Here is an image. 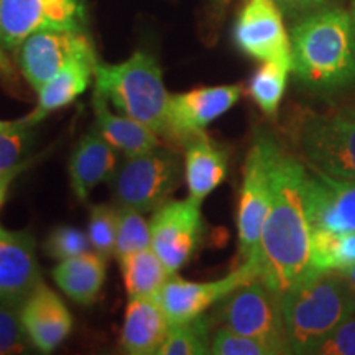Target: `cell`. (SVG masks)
<instances>
[{"label": "cell", "mask_w": 355, "mask_h": 355, "mask_svg": "<svg viewBox=\"0 0 355 355\" xmlns=\"http://www.w3.org/2000/svg\"><path fill=\"white\" fill-rule=\"evenodd\" d=\"M306 168L282 152L275 168L273 196L261 229L260 279L282 296L303 279L311 260V224L306 212Z\"/></svg>", "instance_id": "1"}, {"label": "cell", "mask_w": 355, "mask_h": 355, "mask_svg": "<svg viewBox=\"0 0 355 355\" xmlns=\"http://www.w3.org/2000/svg\"><path fill=\"white\" fill-rule=\"evenodd\" d=\"M291 71L318 94L355 87V25L349 12L326 7L291 28Z\"/></svg>", "instance_id": "2"}, {"label": "cell", "mask_w": 355, "mask_h": 355, "mask_svg": "<svg viewBox=\"0 0 355 355\" xmlns=\"http://www.w3.org/2000/svg\"><path fill=\"white\" fill-rule=\"evenodd\" d=\"M290 354H314L355 314V291L340 273H309L279 296Z\"/></svg>", "instance_id": "3"}, {"label": "cell", "mask_w": 355, "mask_h": 355, "mask_svg": "<svg viewBox=\"0 0 355 355\" xmlns=\"http://www.w3.org/2000/svg\"><path fill=\"white\" fill-rule=\"evenodd\" d=\"M94 91L119 112L153 128L165 130L170 92L163 83V71L152 53L139 50L122 63L96 64Z\"/></svg>", "instance_id": "4"}, {"label": "cell", "mask_w": 355, "mask_h": 355, "mask_svg": "<svg viewBox=\"0 0 355 355\" xmlns=\"http://www.w3.org/2000/svg\"><path fill=\"white\" fill-rule=\"evenodd\" d=\"M184 178V163L178 152L162 145L137 157H125L109 180L117 206L155 212L170 201Z\"/></svg>", "instance_id": "5"}, {"label": "cell", "mask_w": 355, "mask_h": 355, "mask_svg": "<svg viewBox=\"0 0 355 355\" xmlns=\"http://www.w3.org/2000/svg\"><path fill=\"white\" fill-rule=\"evenodd\" d=\"M283 150L270 137H259L247 155L237 206L239 252L242 260H255L261 229L273 196L275 168Z\"/></svg>", "instance_id": "6"}, {"label": "cell", "mask_w": 355, "mask_h": 355, "mask_svg": "<svg viewBox=\"0 0 355 355\" xmlns=\"http://www.w3.org/2000/svg\"><path fill=\"white\" fill-rule=\"evenodd\" d=\"M216 321L239 334L265 343L275 355L290 354L282 300L260 278L239 286L216 306Z\"/></svg>", "instance_id": "7"}, {"label": "cell", "mask_w": 355, "mask_h": 355, "mask_svg": "<svg viewBox=\"0 0 355 355\" xmlns=\"http://www.w3.org/2000/svg\"><path fill=\"white\" fill-rule=\"evenodd\" d=\"M304 158L314 171L355 181V110L339 109L314 114L300 130Z\"/></svg>", "instance_id": "8"}, {"label": "cell", "mask_w": 355, "mask_h": 355, "mask_svg": "<svg viewBox=\"0 0 355 355\" xmlns=\"http://www.w3.org/2000/svg\"><path fill=\"white\" fill-rule=\"evenodd\" d=\"M43 30L87 32L86 0H0V44L17 46Z\"/></svg>", "instance_id": "9"}, {"label": "cell", "mask_w": 355, "mask_h": 355, "mask_svg": "<svg viewBox=\"0 0 355 355\" xmlns=\"http://www.w3.org/2000/svg\"><path fill=\"white\" fill-rule=\"evenodd\" d=\"M201 204L191 196L170 199L150 219L152 248L173 275L180 273L201 247L206 232Z\"/></svg>", "instance_id": "10"}, {"label": "cell", "mask_w": 355, "mask_h": 355, "mask_svg": "<svg viewBox=\"0 0 355 355\" xmlns=\"http://www.w3.org/2000/svg\"><path fill=\"white\" fill-rule=\"evenodd\" d=\"M242 92L243 89L239 84H227L171 94L162 137L178 148H184L188 141L204 135L216 119L232 109L242 97Z\"/></svg>", "instance_id": "11"}, {"label": "cell", "mask_w": 355, "mask_h": 355, "mask_svg": "<svg viewBox=\"0 0 355 355\" xmlns=\"http://www.w3.org/2000/svg\"><path fill=\"white\" fill-rule=\"evenodd\" d=\"M81 56L97 55L89 33L78 30H43L30 35L15 50L21 76L35 91Z\"/></svg>", "instance_id": "12"}, {"label": "cell", "mask_w": 355, "mask_h": 355, "mask_svg": "<svg viewBox=\"0 0 355 355\" xmlns=\"http://www.w3.org/2000/svg\"><path fill=\"white\" fill-rule=\"evenodd\" d=\"M259 277V263L255 260L242 261L239 268L214 282H188L173 275L157 298L171 326H176L199 318L207 309L214 308L222 300L227 298L239 286Z\"/></svg>", "instance_id": "13"}, {"label": "cell", "mask_w": 355, "mask_h": 355, "mask_svg": "<svg viewBox=\"0 0 355 355\" xmlns=\"http://www.w3.org/2000/svg\"><path fill=\"white\" fill-rule=\"evenodd\" d=\"M275 0H247L234 25V42L257 61L291 63V40Z\"/></svg>", "instance_id": "14"}, {"label": "cell", "mask_w": 355, "mask_h": 355, "mask_svg": "<svg viewBox=\"0 0 355 355\" xmlns=\"http://www.w3.org/2000/svg\"><path fill=\"white\" fill-rule=\"evenodd\" d=\"M40 282L42 272L33 235L0 225V303L20 308Z\"/></svg>", "instance_id": "15"}, {"label": "cell", "mask_w": 355, "mask_h": 355, "mask_svg": "<svg viewBox=\"0 0 355 355\" xmlns=\"http://www.w3.org/2000/svg\"><path fill=\"white\" fill-rule=\"evenodd\" d=\"M306 212L311 229L355 232V181L314 171L306 178Z\"/></svg>", "instance_id": "16"}, {"label": "cell", "mask_w": 355, "mask_h": 355, "mask_svg": "<svg viewBox=\"0 0 355 355\" xmlns=\"http://www.w3.org/2000/svg\"><path fill=\"white\" fill-rule=\"evenodd\" d=\"M20 319L33 349L51 354L68 339L73 331V316L63 300L44 285L38 283L20 304Z\"/></svg>", "instance_id": "17"}, {"label": "cell", "mask_w": 355, "mask_h": 355, "mask_svg": "<svg viewBox=\"0 0 355 355\" xmlns=\"http://www.w3.org/2000/svg\"><path fill=\"white\" fill-rule=\"evenodd\" d=\"M117 168L119 152L91 128L71 153L68 165L71 189L79 201H86L96 186L109 181Z\"/></svg>", "instance_id": "18"}, {"label": "cell", "mask_w": 355, "mask_h": 355, "mask_svg": "<svg viewBox=\"0 0 355 355\" xmlns=\"http://www.w3.org/2000/svg\"><path fill=\"white\" fill-rule=\"evenodd\" d=\"M157 296L130 298L123 318L121 345L130 355H157L171 331Z\"/></svg>", "instance_id": "19"}, {"label": "cell", "mask_w": 355, "mask_h": 355, "mask_svg": "<svg viewBox=\"0 0 355 355\" xmlns=\"http://www.w3.org/2000/svg\"><path fill=\"white\" fill-rule=\"evenodd\" d=\"M229 171V150L204 133L184 145V180L189 196L204 201L224 183Z\"/></svg>", "instance_id": "20"}, {"label": "cell", "mask_w": 355, "mask_h": 355, "mask_svg": "<svg viewBox=\"0 0 355 355\" xmlns=\"http://www.w3.org/2000/svg\"><path fill=\"white\" fill-rule=\"evenodd\" d=\"M94 110V130L104 137L119 153L137 157L159 146V135L153 128L146 127L135 119L123 114H114L104 96L94 91L92 94Z\"/></svg>", "instance_id": "21"}, {"label": "cell", "mask_w": 355, "mask_h": 355, "mask_svg": "<svg viewBox=\"0 0 355 355\" xmlns=\"http://www.w3.org/2000/svg\"><path fill=\"white\" fill-rule=\"evenodd\" d=\"M97 56H81L66 64L55 78L38 89V104L26 117L38 125L46 115L74 102L94 83Z\"/></svg>", "instance_id": "22"}, {"label": "cell", "mask_w": 355, "mask_h": 355, "mask_svg": "<svg viewBox=\"0 0 355 355\" xmlns=\"http://www.w3.org/2000/svg\"><path fill=\"white\" fill-rule=\"evenodd\" d=\"M51 277L61 291L74 303L91 306L99 298L105 278L107 259L94 250L60 261L53 268Z\"/></svg>", "instance_id": "23"}, {"label": "cell", "mask_w": 355, "mask_h": 355, "mask_svg": "<svg viewBox=\"0 0 355 355\" xmlns=\"http://www.w3.org/2000/svg\"><path fill=\"white\" fill-rule=\"evenodd\" d=\"M123 286L130 298L158 296L162 288L173 277L152 247L133 252L119 259Z\"/></svg>", "instance_id": "24"}, {"label": "cell", "mask_w": 355, "mask_h": 355, "mask_svg": "<svg viewBox=\"0 0 355 355\" xmlns=\"http://www.w3.org/2000/svg\"><path fill=\"white\" fill-rule=\"evenodd\" d=\"M355 265V232L311 229L308 273H340Z\"/></svg>", "instance_id": "25"}, {"label": "cell", "mask_w": 355, "mask_h": 355, "mask_svg": "<svg viewBox=\"0 0 355 355\" xmlns=\"http://www.w3.org/2000/svg\"><path fill=\"white\" fill-rule=\"evenodd\" d=\"M291 63L285 61H265L248 83V96L259 105L266 117L275 119L286 91L288 74Z\"/></svg>", "instance_id": "26"}, {"label": "cell", "mask_w": 355, "mask_h": 355, "mask_svg": "<svg viewBox=\"0 0 355 355\" xmlns=\"http://www.w3.org/2000/svg\"><path fill=\"white\" fill-rule=\"evenodd\" d=\"M216 324L214 314H201L188 322L171 327L166 340L157 355H206L211 354L212 327Z\"/></svg>", "instance_id": "27"}, {"label": "cell", "mask_w": 355, "mask_h": 355, "mask_svg": "<svg viewBox=\"0 0 355 355\" xmlns=\"http://www.w3.org/2000/svg\"><path fill=\"white\" fill-rule=\"evenodd\" d=\"M117 207L119 225L114 257L119 260L133 252L152 247V234H150V222H146L144 212L132 209V207Z\"/></svg>", "instance_id": "28"}, {"label": "cell", "mask_w": 355, "mask_h": 355, "mask_svg": "<svg viewBox=\"0 0 355 355\" xmlns=\"http://www.w3.org/2000/svg\"><path fill=\"white\" fill-rule=\"evenodd\" d=\"M119 207L110 204H94L89 209V242L91 248L97 254L105 257L114 255L115 242H117Z\"/></svg>", "instance_id": "29"}, {"label": "cell", "mask_w": 355, "mask_h": 355, "mask_svg": "<svg viewBox=\"0 0 355 355\" xmlns=\"http://www.w3.org/2000/svg\"><path fill=\"white\" fill-rule=\"evenodd\" d=\"M35 127H20L0 132V171L30 165V153L35 146Z\"/></svg>", "instance_id": "30"}, {"label": "cell", "mask_w": 355, "mask_h": 355, "mask_svg": "<svg viewBox=\"0 0 355 355\" xmlns=\"http://www.w3.org/2000/svg\"><path fill=\"white\" fill-rule=\"evenodd\" d=\"M50 259L63 261L91 250L89 235L73 225H58L50 232L43 245Z\"/></svg>", "instance_id": "31"}, {"label": "cell", "mask_w": 355, "mask_h": 355, "mask_svg": "<svg viewBox=\"0 0 355 355\" xmlns=\"http://www.w3.org/2000/svg\"><path fill=\"white\" fill-rule=\"evenodd\" d=\"M33 349L17 306L0 303V355L26 354Z\"/></svg>", "instance_id": "32"}, {"label": "cell", "mask_w": 355, "mask_h": 355, "mask_svg": "<svg viewBox=\"0 0 355 355\" xmlns=\"http://www.w3.org/2000/svg\"><path fill=\"white\" fill-rule=\"evenodd\" d=\"M211 354L214 355H275L265 343L254 337L219 327L211 339Z\"/></svg>", "instance_id": "33"}, {"label": "cell", "mask_w": 355, "mask_h": 355, "mask_svg": "<svg viewBox=\"0 0 355 355\" xmlns=\"http://www.w3.org/2000/svg\"><path fill=\"white\" fill-rule=\"evenodd\" d=\"M314 355H355V314L345 319Z\"/></svg>", "instance_id": "34"}, {"label": "cell", "mask_w": 355, "mask_h": 355, "mask_svg": "<svg viewBox=\"0 0 355 355\" xmlns=\"http://www.w3.org/2000/svg\"><path fill=\"white\" fill-rule=\"evenodd\" d=\"M288 19H303L309 13L331 7L334 0H275Z\"/></svg>", "instance_id": "35"}, {"label": "cell", "mask_w": 355, "mask_h": 355, "mask_svg": "<svg viewBox=\"0 0 355 355\" xmlns=\"http://www.w3.org/2000/svg\"><path fill=\"white\" fill-rule=\"evenodd\" d=\"M25 168H26V165L15 168V170L0 171V209H2L3 202H6V198H7V194H8V189H10L13 180H15V178L19 176L20 173L25 170Z\"/></svg>", "instance_id": "36"}, {"label": "cell", "mask_w": 355, "mask_h": 355, "mask_svg": "<svg viewBox=\"0 0 355 355\" xmlns=\"http://www.w3.org/2000/svg\"><path fill=\"white\" fill-rule=\"evenodd\" d=\"M0 78H3L6 81H15L17 78L15 68H13L12 61L6 55V48L2 44H0Z\"/></svg>", "instance_id": "37"}, {"label": "cell", "mask_w": 355, "mask_h": 355, "mask_svg": "<svg viewBox=\"0 0 355 355\" xmlns=\"http://www.w3.org/2000/svg\"><path fill=\"white\" fill-rule=\"evenodd\" d=\"M20 127H35V125L30 123L26 115L21 119H17V121H2V119H0V132L15 130V128H20Z\"/></svg>", "instance_id": "38"}, {"label": "cell", "mask_w": 355, "mask_h": 355, "mask_svg": "<svg viewBox=\"0 0 355 355\" xmlns=\"http://www.w3.org/2000/svg\"><path fill=\"white\" fill-rule=\"evenodd\" d=\"M340 275H343V277L345 278V282L349 283V286L355 291V265H352L347 270H344V272H340Z\"/></svg>", "instance_id": "39"}, {"label": "cell", "mask_w": 355, "mask_h": 355, "mask_svg": "<svg viewBox=\"0 0 355 355\" xmlns=\"http://www.w3.org/2000/svg\"><path fill=\"white\" fill-rule=\"evenodd\" d=\"M352 19H354V25H355V7H354V15H352Z\"/></svg>", "instance_id": "40"}, {"label": "cell", "mask_w": 355, "mask_h": 355, "mask_svg": "<svg viewBox=\"0 0 355 355\" xmlns=\"http://www.w3.org/2000/svg\"><path fill=\"white\" fill-rule=\"evenodd\" d=\"M352 109H354V110H355V105H352Z\"/></svg>", "instance_id": "41"}]
</instances>
